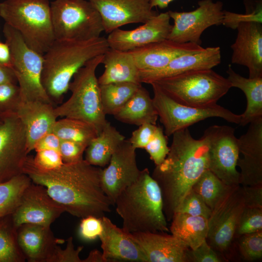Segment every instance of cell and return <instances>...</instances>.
<instances>
[{
	"instance_id": "cell-1",
	"label": "cell",
	"mask_w": 262,
	"mask_h": 262,
	"mask_svg": "<svg viewBox=\"0 0 262 262\" xmlns=\"http://www.w3.org/2000/svg\"><path fill=\"white\" fill-rule=\"evenodd\" d=\"M101 170L84 159L43 170L34 165L33 156L28 155L22 166V173L33 183L44 186L66 212L81 218L89 215L101 218L111 212L113 204L101 185Z\"/></svg>"
},
{
	"instance_id": "cell-2",
	"label": "cell",
	"mask_w": 262,
	"mask_h": 262,
	"mask_svg": "<svg viewBox=\"0 0 262 262\" xmlns=\"http://www.w3.org/2000/svg\"><path fill=\"white\" fill-rule=\"evenodd\" d=\"M172 135L168 155L151 175L160 187L167 221H171L184 196L209 168L208 141L204 134L196 139L185 128Z\"/></svg>"
},
{
	"instance_id": "cell-3",
	"label": "cell",
	"mask_w": 262,
	"mask_h": 262,
	"mask_svg": "<svg viewBox=\"0 0 262 262\" xmlns=\"http://www.w3.org/2000/svg\"><path fill=\"white\" fill-rule=\"evenodd\" d=\"M109 49L106 38L87 40H57L43 55V86L51 100L60 101L74 74L91 59Z\"/></svg>"
},
{
	"instance_id": "cell-4",
	"label": "cell",
	"mask_w": 262,
	"mask_h": 262,
	"mask_svg": "<svg viewBox=\"0 0 262 262\" xmlns=\"http://www.w3.org/2000/svg\"><path fill=\"white\" fill-rule=\"evenodd\" d=\"M114 205L126 232L169 231L160 187L147 168L119 194Z\"/></svg>"
},
{
	"instance_id": "cell-5",
	"label": "cell",
	"mask_w": 262,
	"mask_h": 262,
	"mask_svg": "<svg viewBox=\"0 0 262 262\" xmlns=\"http://www.w3.org/2000/svg\"><path fill=\"white\" fill-rule=\"evenodd\" d=\"M0 16L42 55L55 40L49 0H5L0 3Z\"/></svg>"
},
{
	"instance_id": "cell-6",
	"label": "cell",
	"mask_w": 262,
	"mask_h": 262,
	"mask_svg": "<svg viewBox=\"0 0 262 262\" xmlns=\"http://www.w3.org/2000/svg\"><path fill=\"white\" fill-rule=\"evenodd\" d=\"M103 54L91 59L78 70L69 85L70 97L54 108L57 118L68 117L85 121L94 126L98 133L107 121L103 111L100 86L96 75Z\"/></svg>"
},
{
	"instance_id": "cell-7",
	"label": "cell",
	"mask_w": 262,
	"mask_h": 262,
	"mask_svg": "<svg viewBox=\"0 0 262 262\" xmlns=\"http://www.w3.org/2000/svg\"><path fill=\"white\" fill-rule=\"evenodd\" d=\"M152 82L178 103L199 108L217 104L232 87L227 78L212 69L187 72Z\"/></svg>"
},
{
	"instance_id": "cell-8",
	"label": "cell",
	"mask_w": 262,
	"mask_h": 262,
	"mask_svg": "<svg viewBox=\"0 0 262 262\" xmlns=\"http://www.w3.org/2000/svg\"><path fill=\"white\" fill-rule=\"evenodd\" d=\"M50 10L55 40H87L104 32L99 13L88 0H55Z\"/></svg>"
},
{
	"instance_id": "cell-9",
	"label": "cell",
	"mask_w": 262,
	"mask_h": 262,
	"mask_svg": "<svg viewBox=\"0 0 262 262\" xmlns=\"http://www.w3.org/2000/svg\"><path fill=\"white\" fill-rule=\"evenodd\" d=\"M3 33L10 49L11 68L20 88L21 101L37 100L53 104L41 82L43 55L29 48L20 33L6 23Z\"/></svg>"
},
{
	"instance_id": "cell-10",
	"label": "cell",
	"mask_w": 262,
	"mask_h": 262,
	"mask_svg": "<svg viewBox=\"0 0 262 262\" xmlns=\"http://www.w3.org/2000/svg\"><path fill=\"white\" fill-rule=\"evenodd\" d=\"M151 85L154 107L167 136L208 118H222L228 122L239 124L241 115L216 104L207 108L188 106L181 104L170 97L154 82Z\"/></svg>"
},
{
	"instance_id": "cell-11",
	"label": "cell",
	"mask_w": 262,
	"mask_h": 262,
	"mask_svg": "<svg viewBox=\"0 0 262 262\" xmlns=\"http://www.w3.org/2000/svg\"><path fill=\"white\" fill-rule=\"evenodd\" d=\"M235 130L227 125H213L204 132L209 145L208 169L228 186L240 185L236 167L239 157Z\"/></svg>"
},
{
	"instance_id": "cell-12",
	"label": "cell",
	"mask_w": 262,
	"mask_h": 262,
	"mask_svg": "<svg viewBox=\"0 0 262 262\" xmlns=\"http://www.w3.org/2000/svg\"><path fill=\"white\" fill-rule=\"evenodd\" d=\"M245 208L241 186L237 185L231 186L212 211L206 241L215 251L224 253L229 249Z\"/></svg>"
},
{
	"instance_id": "cell-13",
	"label": "cell",
	"mask_w": 262,
	"mask_h": 262,
	"mask_svg": "<svg viewBox=\"0 0 262 262\" xmlns=\"http://www.w3.org/2000/svg\"><path fill=\"white\" fill-rule=\"evenodd\" d=\"M198 7L190 12L168 11L174 24L167 39L179 43L200 45V37L208 28L222 24L224 10L222 1L201 0Z\"/></svg>"
},
{
	"instance_id": "cell-14",
	"label": "cell",
	"mask_w": 262,
	"mask_h": 262,
	"mask_svg": "<svg viewBox=\"0 0 262 262\" xmlns=\"http://www.w3.org/2000/svg\"><path fill=\"white\" fill-rule=\"evenodd\" d=\"M24 127L15 113L3 114L0 123V182L22 174L28 156Z\"/></svg>"
},
{
	"instance_id": "cell-15",
	"label": "cell",
	"mask_w": 262,
	"mask_h": 262,
	"mask_svg": "<svg viewBox=\"0 0 262 262\" xmlns=\"http://www.w3.org/2000/svg\"><path fill=\"white\" fill-rule=\"evenodd\" d=\"M140 172L137 164L136 149L129 140H124L101 173L102 188L113 205L119 194L136 181Z\"/></svg>"
},
{
	"instance_id": "cell-16",
	"label": "cell",
	"mask_w": 262,
	"mask_h": 262,
	"mask_svg": "<svg viewBox=\"0 0 262 262\" xmlns=\"http://www.w3.org/2000/svg\"><path fill=\"white\" fill-rule=\"evenodd\" d=\"M65 212L64 208L49 195L44 186L32 182L12 218L17 228L26 223L50 227Z\"/></svg>"
},
{
	"instance_id": "cell-17",
	"label": "cell",
	"mask_w": 262,
	"mask_h": 262,
	"mask_svg": "<svg viewBox=\"0 0 262 262\" xmlns=\"http://www.w3.org/2000/svg\"><path fill=\"white\" fill-rule=\"evenodd\" d=\"M97 9L104 31L110 33L131 23H145L156 16L150 0H88Z\"/></svg>"
},
{
	"instance_id": "cell-18",
	"label": "cell",
	"mask_w": 262,
	"mask_h": 262,
	"mask_svg": "<svg viewBox=\"0 0 262 262\" xmlns=\"http://www.w3.org/2000/svg\"><path fill=\"white\" fill-rule=\"evenodd\" d=\"M168 12L158 14L131 30H115L106 38L110 48L129 51L167 39L172 25Z\"/></svg>"
},
{
	"instance_id": "cell-19",
	"label": "cell",
	"mask_w": 262,
	"mask_h": 262,
	"mask_svg": "<svg viewBox=\"0 0 262 262\" xmlns=\"http://www.w3.org/2000/svg\"><path fill=\"white\" fill-rule=\"evenodd\" d=\"M237 166L240 169V185L262 184V117L249 123L246 132L239 138Z\"/></svg>"
},
{
	"instance_id": "cell-20",
	"label": "cell",
	"mask_w": 262,
	"mask_h": 262,
	"mask_svg": "<svg viewBox=\"0 0 262 262\" xmlns=\"http://www.w3.org/2000/svg\"><path fill=\"white\" fill-rule=\"evenodd\" d=\"M231 45L232 64L246 66L250 78L262 77V26L257 22L240 23Z\"/></svg>"
},
{
	"instance_id": "cell-21",
	"label": "cell",
	"mask_w": 262,
	"mask_h": 262,
	"mask_svg": "<svg viewBox=\"0 0 262 262\" xmlns=\"http://www.w3.org/2000/svg\"><path fill=\"white\" fill-rule=\"evenodd\" d=\"M143 252L146 262H188L190 248L166 232H130Z\"/></svg>"
},
{
	"instance_id": "cell-22",
	"label": "cell",
	"mask_w": 262,
	"mask_h": 262,
	"mask_svg": "<svg viewBox=\"0 0 262 262\" xmlns=\"http://www.w3.org/2000/svg\"><path fill=\"white\" fill-rule=\"evenodd\" d=\"M221 61L220 48L208 47L181 54L164 68L156 71L139 72L140 82L150 83L183 73L212 69Z\"/></svg>"
},
{
	"instance_id": "cell-23",
	"label": "cell",
	"mask_w": 262,
	"mask_h": 262,
	"mask_svg": "<svg viewBox=\"0 0 262 262\" xmlns=\"http://www.w3.org/2000/svg\"><path fill=\"white\" fill-rule=\"evenodd\" d=\"M53 104L40 101H21L15 114L22 123L26 132L29 154L37 142L52 131L57 117Z\"/></svg>"
},
{
	"instance_id": "cell-24",
	"label": "cell",
	"mask_w": 262,
	"mask_h": 262,
	"mask_svg": "<svg viewBox=\"0 0 262 262\" xmlns=\"http://www.w3.org/2000/svg\"><path fill=\"white\" fill-rule=\"evenodd\" d=\"M101 219L103 230L98 238L103 256L107 262H146L143 252L130 232L118 228L105 215Z\"/></svg>"
},
{
	"instance_id": "cell-25",
	"label": "cell",
	"mask_w": 262,
	"mask_h": 262,
	"mask_svg": "<svg viewBox=\"0 0 262 262\" xmlns=\"http://www.w3.org/2000/svg\"><path fill=\"white\" fill-rule=\"evenodd\" d=\"M203 48L199 45L192 43H179L166 39L129 51L139 72H146L162 69L175 58Z\"/></svg>"
},
{
	"instance_id": "cell-26",
	"label": "cell",
	"mask_w": 262,
	"mask_h": 262,
	"mask_svg": "<svg viewBox=\"0 0 262 262\" xmlns=\"http://www.w3.org/2000/svg\"><path fill=\"white\" fill-rule=\"evenodd\" d=\"M17 241L29 262H48L56 246L65 240L56 238L50 227L26 223L17 229Z\"/></svg>"
},
{
	"instance_id": "cell-27",
	"label": "cell",
	"mask_w": 262,
	"mask_h": 262,
	"mask_svg": "<svg viewBox=\"0 0 262 262\" xmlns=\"http://www.w3.org/2000/svg\"><path fill=\"white\" fill-rule=\"evenodd\" d=\"M101 64L105 69L98 78L99 85L120 82L141 83L139 70L130 51L109 48L103 54Z\"/></svg>"
},
{
	"instance_id": "cell-28",
	"label": "cell",
	"mask_w": 262,
	"mask_h": 262,
	"mask_svg": "<svg viewBox=\"0 0 262 262\" xmlns=\"http://www.w3.org/2000/svg\"><path fill=\"white\" fill-rule=\"evenodd\" d=\"M114 116L120 122L138 126L156 125L158 118L153 99L142 85Z\"/></svg>"
},
{
	"instance_id": "cell-29",
	"label": "cell",
	"mask_w": 262,
	"mask_h": 262,
	"mask_svg": "<svg viewBox=\"0 0 262 262\" xmlns=\"http://www.w3.org/2000/svg\"><path fill=\"white\" fill-rule=\"evenodd\" d=\"M125 137L108 121L85 149V161L100 167L109 164L111 158Z\"/></svg>"
},
{
	"instance_id": "cell-30",
	"label": "cell",
	"mask_w": 262,
	"mask_h": 262,
	"mask_svg": "<svg viewBox=\"0 0 262 262\" xmlns=\"http://www.w3.org/2000/svg\"><path fill=\"white\" fill-rule=\"evenodd\" d=\"M232 87L241 89L246 95V108L239 125L244 126L255 119L262 117V77L245 78L236 73L230 65L227 70Z\"/></svg>"
},
{
	"instance_id": "cell-31",
	"label": "cell",
	"mask_w": 262,
	"mask_h": 262,
	"mask_svg": "<svg viewBox=\"0 0 262 262\" xmlns=\"http://www.w3.org/2000/svg\"><path fill=\"white\" fill-rule=\"evenodd\" d=\"M169 229L171 234L190 249H195L206 240L208 219L176 213L173 216Z\"/></svg>"
},
{
	"instance_id": "cell-32",
	"label": "cell",
	"mask_w": 262,
	"mask_h": 262,
	"mask_svg": "<svg viewBox=\"0 0 262 262\" xmlns=\"http://www.w3.org/2000/svg\"><path fill=\"white\" fill-rule=\"evenodd\" d=\"M141 85L131 82L99 85L101 104L105 115H114Z\"/></svg>"
},
{
	"instance_id": "cell-33",
	"label": "cell",
	"mask_w": 262,
	"mask_h": 262,
	"mask_svg": "<svg viewBox=\"0 0 262 262\" xmlns=\"http://www.w3.org/2000/svg\"><path fill=\"white\" fill-rule=\"evenodd\" d=\"M52 131L61 140L77 142L87 146L98 133L96 128L90 123L68 117L57 120Z\"/></svg>"
},
{
	"instance_id": "cell-34",
	"label": "cell",
	"mask_w": 262,
	"mask_h": 262,
	"mask_svg": "<svg viewBox=\"0 0 262 262\" xmlns=\"http://www.w3.org/2000/svg\"><path fill=\"white\" fill-rule=\"evenodd\" d=\"M32 182L27 175L22 173L0 182V218L15 212L23 193Z\"/></svg>"
},
{
	"instance_id": "cell-35",
	"label": "cell",
	"mask_w": 262,
	"mask_h": 262,
	"mask_svg": "<svg viewBox=\"0 0 262 262\" xmlns=\"http://www.w3.org/2000/svg\"><path fill=\"white\" fill-rule=\"evenodd\" d=\"M12 214L0 218V262H24Z\"/></svg>"
},
{
	"instance_id": "cell-36",
	"label": "cell",
	"mask_w": 262,
	"mask_h": 262,
	"mask_svg": "<svg viewBox=\"0 0 262 262\" xmlns=\"http://www.w3.org/2000/svg\"><path fill=\"white\" fill-rule=\"evenodd\" d=\"M231 186L226 185L207 169L195 182L192 188L201 196L212 211Z\"/></svg>"
},
{
	"instance_id": "cell-37",
	"label": "cell",
	"mask_w": 262,
	"mask_h": 262,
	"mask_svg": "<svg viewBox=\"0 0 262 262\" xmlns=\"http://www.w3.org/2000/svg\"><path fill=\"white\" fill-rule=\"evenodd\" d=\"M238 247L243 259L252 262L262 258V230L239 236Z\"/></svg>"
},
{
	"instance_id": "cell-38",
	"label": "cell",
	"mask_w": 262,
	"mask_h": 262,
	"mask_svg": "<svg viewBox=\"0 0 262 262\" xmlns=\"http://www.w3.org/2000/svg\"><path fill=\"white\" fill-rule=\"evenodd\" d=\"M167 137L163 128L157 126L151 139L144 148L148 153L155 166L162 163L169 152L170 147L168 146Z\"/></svg>"
},
{
	"instance_id": "cell-39",
	"label": "cell",
	"mask_w": 262,
	"mask_h": 262,
	"mask_svg": "<svg viewBox=\"0 0 262 262\" xmlns=\"http://www.w3.org/2000/svg\"><path fill=\"white\" fill-rule=\"evenodd\" d=\"M262 230V209L244 208L240 217L235 237Z\"/></svg>"
},
{
	"instance_id": "cell-40",
	"label": "cell",
	"mask_w": 262,
	"mask_h": 262,
	"mask_svg": "<svg viewBox=\"0 0 262 262\" xmlns=\"http://www.w3.org/2000/svg\"><path fill=\"white\" fill-rule=\"evenodd\" d=\"M177 213L202 216L208 219L212 210L201 196L192 188L184 196Z\"/></svg>"
},
{
	"instance_id": "cell-41",
	"label": "cell",
	"mask_w": 262,
	"mask_h": 262,
	"mask_svg": "<svg viewBox=\"0 0 262 262\" xmlns=\"http://www.w3.org/2000/svg\"><path fill=\"white\" fill-rule=\"evenodd\" d=\"M21 101L19 87L16 83L0 84V113H15Z\"/></svg>"
},
{
	"instance_id": "cell-42",
	"label": "cell",
	"mask_w": 262,
	"mask_h": 262,
	"mask_svg": "<svg viewBox=\"0 0 262 262\" xmlns=\"http://www.w3.org/2000/svg\"><path fill=\"white\" fill-rule=\"evenodd\" d=\"M262 1H260L256 7L252 10H246L245 14L235 13L224 10L222 24L225 26L235 30L238 25L244 22H262Z\"/></svg>"
},
{
	"instance_id": "cell-43",
	"label": "cell",
	"mask_w": 262,
	"mask_h": 262,
	"mask_svg": "<svg viewBox=\"0 0 262 262\" xmlns=\"http://www.w3.org/2000/svg\"><path fill=\"white\" fill-rule=\"evenodd\" d=\"M36 152L33 157L34 165L43 170H51L60 167L63 162L59 151L55 150L44 149Z\"/></svg>"
},
{
	"instance_id": "cell-44",
	"label": "cell",
	"mask_w": 262,
	"mask_h": 262,
	"mask_svg": "<svg viewBox=\"0 0 262 262\" xmlns=\"http://www.w3.org/2000/svg\"><path fill=\"white\" fill-rule=\"evenodd\" d=\"M87 147L85 144L77 142L61 140L59 152L63 163L72 164L82 160Z\"/></svg>"
},
{
	"instance_id": "cell-45",
	"label": "cell",
	"mask_w": 262,
	"mask_h": 262,
	"mask_svg": "<svg viewBox=\"0 0 262 262\" xmlns=\"http://www.w3.org/2000/svg\"><path fill=\"white\" fill-rule=\"evenodd\" d=\"M65 249H62L57 246L49 260L48 262H82L79 254L83 249L82 246L75 249L73 242V237H70L66 240Z\"/></svg>"
},
{
	"instance_id": "cell-46",
	"label": "cell",
	"mask_w": 262,
	"mask_h": 262,
	"mask_svg": "<svg viewBox=\"0 0 262 262\" xmlns=\"http://www.w3.org/2000/svg\"><path fill=\"white\" fill-rule=\"evenodd\" d=\"M103 230L100 218L89 215L82 218L79 227L80 237L85 241H93L98 238Z\"/></svg>"
},
{
	"instance_id": "cell-47",
	"label": "cell",
	"mask_w": 262,
	"mask_h": 262,
	"mask_svg": "<svg viewBox=\"0 0 262 262\" xmlns=\"http://www.w3.org/2000/svg\"><path fill=\"white\" fill-rule=\"evenodd\" d=\"M188 262H221L223 259L205 240L195 249H189L187 253Z\"/></svg>"
},
{
	"instance_id": "cell-48",
	"label": "cell",
	"mask_w": 262,
	"mask_h": 262,
	"mask_svg": "<svg viewBox=\"0 0 262 262\" xmlns=\"http://www.w3.org/2000/svg\"><path fill=\"white\" fill-rule=\"evenodd\" d=\"M156 127V125L149 123L141 125L132 132L128 140L135 149L144 148L151 139Z\"/></svg>"
},
{
	"instance_id": "cell-49",
	"label": "cell",
	"mask_w": 262,
	"mask_h": 262,
	"mask_svg": "<svg viewBox=\"0 0 262 262\" xmlns=\"http://www.w3.org/2000/svg\"><path fill=\"white\" fill-rule=\"evenodd\" d=\"M240 186L245 207L262 209V184Z\"/></svg>"
},
{
	"instance_id": "cell-50",
	"label": "cell",
	"mask_w": 262,
	"mask_h": 262,
	"mask_svg": "<svg viewBox=\"0 0 262 262\" xmlns=\"http://www.w3.org/2000/svg\"><path fill=\"white\" fill-rule=\"evenodd\" d=\"M61 140L53 132L47 133L36 143L34 149L35 151L49 149L59 151Z\"/></svg>"
},
{
	"instance_id": "cell-51",
	"label": "cell",
	"mask_w": 262,
	"mask_h": 262,
	"mask_svg": "<svg viewBox=\"0 0 262 262\" xmlns=\"http://www.w3.org/2000/svg\"><path fill=\"white\" fill-rule=\"evenodd\" d=\"M17 83L16 75L11 67L0 64V84Z\"/></svg>"
},
{
	"instance_id": "cell-52",
	"label": "cell",
	"mask_w": 262,
	"mask_h": 262,
	"mask_svg": "<svg viewBox=\"0 0 262 262\" xmlns=\"http://www.w3.org/2000/svg\"><path fill=\"white\" fill-rule=\"evenodd\" d=\"M0 64L11 67V53L8 45L0 42Z\"/></svg>"
},
{
	"instance_id": "cell-53",
	"label": "cell",
	"mask_w": 262,
	"mask_h": 262,
	"mask_svg": "<svg viewBox=\"0 0 262 262\" xmlns=\"http://www.w3.org/2000/svg\"><path fill=\"white\" fill-rule=\"evenodd\" d=\"M82 262H107L103 256L102 253L97 249L91 251L88 256L82 260Z\"/></svg>"
},
{
	"instance_id": "cell-54",
	"label": "cell",
	"mask_w": 262,
	"mask_h": 262,
	"mask_svg": "<svg viewBox=\"0 0 262 262\" xmlns=\"http://www.w3.org/2000/svg\"><path fill=\"white\" fill-rule=\"evenodd\" d=\"M174 0H150V4L153 8L158 7L161 9H164L168 7L169 4Z\"/></svg>"
},
{
	"instance_id": "cell-55",
	"label": "cell",
	"mask_w": 262,
	"mask_h": 262,
	"mask_svg": "<svg viewBox=\"0 0 262 262\" xmlns=\"http://www.w3.org/2000/svg\"><path fill=\"white\" fill-rule=\"evenodd\" d=\"M3 116V114H2L1 113H0V123L2 120Z\"/></svg>"
}]
</instances>
